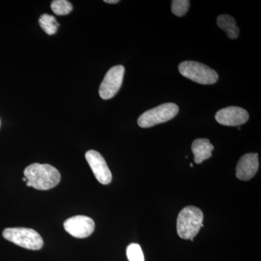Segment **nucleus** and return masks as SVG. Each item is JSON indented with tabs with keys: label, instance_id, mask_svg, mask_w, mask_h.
<instances>
[{
	"label": "nucleus",
	"instance_id": "obj_1",
	"mask_svg": "<svg viewBox=\"0 0 261 261\" xmlns=\"http://www.w3.org/2000/svg\"><path fill=\"white\" fill-rule=\"evenodd\" d=\"M24 175L28 179L27 186L39 190L54 188L61 179V175L58 170L49 164L33 163L25 168Z\"/></svg>",
	"mask_w": 261,
	"mask_h": 261
},
{
	"label": "nucleus",
	"instance_id": "obj_11",
	"mask_svg": "<svg viewBox=\"0 0 261 261\" xmlns=\"http://www.w3.org/2000/svg\"><path fill=\"white\" fill-rule=\"evenodd\" d=\"M214 147L207 139H197L192 145V151L195 156V162L197 164L210 159Z\"/></svg>",
	"mask_w": 261,
	"mask_h": 261
},
{
	"label": "nucleus",
	"instance_id": "obj_15",
	"mask_svg": "<svg viewBox=\"0 0 261 261\" xmlns=\"http://www.w3.org/2000/svg\"><path fill=\"white\" fill-rule=\"evenodd\" d=\"M190 5V2L188 0H173L171 3V10L176 16L183 17L188 12Z\"/></svg>",
	"mask_w": 261,
	"mask_h": 261
},
{
	"label": "nucleus",
	"instance_id": "obj_3",
	"mask_svg": "<svg viewBox=\"0 0 261 261\" xmlns=\"http://www.w3.org/2000/svg\"><path fill=\"white\" fill-rule=\"evenodd\" d=\"M3 235L8 241L29 250H40L44 245L42 237L32 228H7Z\"/></svg>",
	"mask_w": 261,
	"mask_h": 261
},
{
	"label": "nucleus",
	"instance_id": "obj_17",
	"mask_svg": "<svg viewBox=\"0 0 261 261\" xmlns=\"http://www.w3.org/2000/svg\"><path fill=\"white\" fill-rule=\"evenodd\" d=\"M105 3H108V4H117L119 3L118 0H105Z\"/></svg>",
	"mask_w": 261,
	"mask_h": 261
},
{
	"label": "nucleus",
	"instance_id": "obj_2",
	"mask_svg": "<svg viewBox=\"0 0 261 261\" xmlns=\"http://www.w3.org/2000/svg\"><path fill=\"white\" fill-rule=\"evenodd\" d=\"M203 214L195 206H187L180 211L176 222L177 233L184 240L193 241L200 228L203 227Z\"/></svg>",
	"mask_w": 261,
	"mask_h": 261
},
{
	"label": "nucleus",
	"instance_id": "obj_19",
	"mask_svg": "<svg viewBox=\"0 0 261 261\" xmlns=\"http://www.w3.org/2000/svg\"><path fill=\"white\" fill-rule=\"evenodd\" d=\"M190 167H193V164H192V163H190Z\"/></svg>",
	"mask_w": 261,
	"mask_h": 261
},
{
	"label": "nucleus",
	"instance_id": "obj_18",
	"mask_svg": "<svg viewBox=\"0 0 261 261\" xmlns=\"http://www.w3.org/2000/svg\"><path fill=\"white\" fill-rule=\"evenodd\" d=\"M23 181H25V182H27V181H28V179H27V178L24 177V178H23Z\"/></svg>",
	"mask_w": 261,
	"mask_h": 261
},
{
	"label": "nucleus",
	"instance_id": "obj_14",
	"mask_svg": "<svg viewBox=\"0 0 261 261\" xmlns=\"http://www.w3.org/2000/svg\"><path fill=\"white\" fill-rule=\"evenodd\" d=\"M51 8L55 14L65 15L69 14L73 10V6L67 0H55L51 2Z\"/></svg>",
	"mask_w": 261,
	"mask_h": 261
},
{
	"label": "nucleus",
	"instance_id": "obj_20",
	"mask_svg": "<svg viewBox=\"0 0 261 261\" xmlns=\"http://www.w3.org/2000/svg\"><path fill=\"white\" fill-rule=\"evenodd\" d=\"M0 124H1V121H0Z\"/></svg>",
	"mask_w": 261,
	"mask_h": 261
},
{
	"label": "nucleus",
	"instance_id": "obj_13",
	"mask_svg": "<svg viewBox=\"0 0 261 261\" xmlns=\"http://www.w3.org/2000/svg\"><path fill=\"white\" fill-rule=\"evenodd\" d=\"M39 23L41 28L48 35H53V34H56L58 27H59V23L57 22L56 18L53 15L49 14L41 15L39 20Z\"/></svg>",
	"mask_w": 261,
	"mask_h": 261
},
{
	"label": "nucleus",
	"instance_id": "obj_12",
	"mask_svg": "<svg viewBox=\"0 0 261 261\" xmlns=\"http://www.w3.org/2000/svg\"><path fill=\"white\" fill-rule=\"evenodd\" d=\"M217 24L220 29L224 30L228 37L231 39H238L240 29L233 17L228 15H221L217 18Z\"/></svg>",
	"mask_w": 261,
	"mask_h": 261
},
{
	"label": "nucleus",
	"instance_id": "obj_7",
	"mask_svg": "<svg viewBox=\"0 0 261 261\" xmlns=\"http://www.w3.org/2000/svg\"><path fill=\"white\" fill-rule=\"evenodd\" d=\"M85 158L97 181L102 185H109L112 181V173L102 154L92 149L86 152Z\"/></svg>",
	"mask_w": 261,
	"mask_h": 261
},
{
	"label": "nucleus",
	"instance_id": "obj_16",
	"mask_svg": "<svg viewBox=\"0 0 261 261\" xmlns=\"http://www.w3.org/2000/svg\"><path fill=\"white\" fill-rule=\"evenodd\" d=\"M126 255L129 261H145L143 252L138 244H130L127 247Z\"/></svg>",
	"mask_w": 261,
	"mask_h": 261
},
{
	"label": "nucleus",
	"instance_id": "obj_6",
	"mask_svg": "<svg viewBox=\"0 0 261 261\" xmlns=\"http://www.w3.org/2000/svg\"><path fill=\"white\" fill-rule=\"evenodd\" d=\"M125 68L123 65H116L111 68L99 87V94L103 99H109L114 97L123 83Z\"/></svg>",
	"mask_w": 261,
	"mask_h": 261
},
{
	"label": "nucleus",
	"instance_id": "obj_4",
	"mask_svg": "<svg viewBox=\"0 0 261 261\" xmlns=\"http://www.w3.org/2000/svg\"><path fill=\"white\" fill-rule=\"evenodd\" d=\"M183 76L200 84H214L219 80L217 72L210 67L196 61H184L178 66Z\"/></svg>",
	"mask_w": 261,
	"mask_h": 261
},
{
	"label": "nucleus",
	"instance_id": "obj_10",
	"mask_svg": "<svg viewBox=\"0 0 261 261\" xmlns=\"http://www.w3.org/2000/svg\"><path fill=\"white\" fill-rule=\"evenodd\" d=\"M258 168V154L257 153L244 154L237 165V177L242 181H248L255 176Z\"/></svg>",
	"mask_w": 261,
	"mask_h": 261
},
{
	"label": "nucleus",
	"instance_id": "obj_8",
	"mask_svg": "<svg viewBox=\"0 0 261 261\" xmlns=\"http://www.w3.org/2000/svg\"><path fill=\"white\" fill-rule=\"evenodd\" d=\"M95 224L91 218L86 216H75L64 222L65 231L76 238H86L94 232Z\"/></svg>",
	"mask_w": 261,
	"mask_h": 261
},
{
	"label": "nucleus",
	"instance_id": "obj_5",
	"mask_svg": "<svg viewBox=\"0 0 261 261\" xmlns=\"http://www.w3.org/2000/svg\"><path fill=\"white\" fill-rule=\"evenodd\" d=\"M178 113L177 105L168 102L149 110L142 113L138 119L139 126L142 128H149L170 121Z\"/></svg>",
	"mask_w": 261,
	"mask_h": 261
},
{
	"label": "nucleus",
	"instance_id": "obj_9",
	"mask_svg": "<svg viewBox=\"0 0 261 261\" xmlns=\"http://www.w3.org/2000/svg\"><path fill=\"white\" fill-rule=\"evenodd\" d=\"M249 114L243 108L231 106L223 108L216 114V120L220 124L227 126H240L246 123Z\"/></svg>",
	"mask_w": 261,
	"mask_h": 261
}]
</instances>
